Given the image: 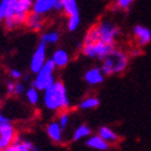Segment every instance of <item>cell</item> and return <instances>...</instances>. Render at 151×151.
I'll list each match as a JSON object with an SVG mask.
<instances>
[{"label": "cell", "instance_id": "4", "mask_svg": "<svg viewBox=\"0 0 151 151\" xmlns=\"http://www.w3.org/2000/svg\"><path fill=\"white\" fill-rule=\"evenodd\" d=\"M129 59H131L129 52L116 46L104 59L100 60L102 62L100 68L105 74V76L121 75L122 73L127 70L129 65Z\"/></svg>", "mask_w": 151, "mask_h": 151}, {"label": "cell", "instance_id": "23", "mask_svg": "<svg viewBox=\"0 0 151 151\" xmlns=\"http://www.w3.org/2000/svg\"><path fill=\"white\" fill-rule=\"evenodd\" d=\"M80 24H81V17H80V14L69 16L68 19H67V29H68V32L74 33V32H76V30L79 29Z\"/></svg>", "mask_w": 151, "mask_h": 151}, {"label": "cell", "instance_id": "9", "mask_svg": "<svg viewBox=\"0 0 151 151\" xmlns=\"http://www.w3.org/2000/svg\"><path fill=\"white\" fill-rule=\"evenodd\" d=\"M18 133L11 121L0 123V151H7L9 146L15 142Z\"/></svg>", "mask_w": 151, "mask_h": 151}, {"label": "cell", "instance_id": "22", "mask_svg": "<svg viewBox=\"0 0 151 151\" xmlns=\"http://www.w3.org/2000/svg\"><path fill=\"white\" fill-rule=\"evenodd\" d=\"M62 4H63V14L67 17L80 14L78 0H62Z\"/></svg>", "mask_w": 151, "mask_h": 151}, {"label": "cell", "instance_id": "2", "mask_svg": "<svg viewBox=\"0 0 151 151\" xmlns=\"http://www.w3.org/2000/svg\"><path fill=\"white\" fill-rule=\"evenodd\" d=\"M42 104L45 109L53 112L69 110L71 103L64 82L56 80L48 88H46L42 92Z\"/></svg>", "mask_w": 151, "mask_h": 151}, {"label": "cell", "instance_id": "28", "mask_svg": "<svg viewBox=\"0 0 151 151\" xmlns=\"http://www.w3.org/2000/svg\"><path fill=\"white\" fill-rule=\"evenodd\" d=\"M14 88H15V80L10 79L6 82V92L9 96H14Z\"/></svg>", "mask_w": 151, "mask_h": 151}, {"label": "cell", "instance_id": "11", "mask_svg": "<svg viewBox=\"0 0 151 151\" xmlns=\"http://www.w3.org/2000/svg\"><path fill=\"white\" fill-rule=\"evenodd\" d=\"M46 134L48 137V139L55 144H62L63 140H64V128L59 124L57 120L47 123Z\"/></svg>", "mask_w": 151, "mask_h": 151}, {"label": "cell", "instance_id": "10", "mask_svg": "<svg viewBox=\"0 0 151 151\" xmlns=\"http://www.w3.org/2000/svg\"><path fill=\"white\" fill-rule=\"evenodd\" d=\"M134 45L138 47H145L151 42V29L143 26V24H137L133 27L132 30Z\"/></svg>", "mask_w": 151, "mask_h": 151}, {"label": "cell", "instance_id": "3", "mask_svg": "<svg viewBox=\"0 0 151 151\" xmlns=\"http://www.w3.org/2000/svg\"><path fill=\"white\" fill-rule=\"evenodd\" d=\"M120 34L121 29L115 22L110 19H102L86 32L83 36V42L100 41L104 44L116 45Z\"/></svg>", "mask_w": 151, "mask_h": 151}, {"label": "cell", "instance_id": "17", "mask_svg": "<svg viewBox=\"0 0 151 151\" xmlns=\"http://www.w3.org/2000/svg\"><path fill=\"white\" fill-rule=\"evenodd\" d=\"M98 134L102 137L106 143H109L110 145H116L121 140L120 135L114 129H111L110 127H106V126H102V127H99L98 128Z\"/></svg>", "mask_w": 151, "mask_h": 151}, {"label": "cell", "instance_id": "7", "mask_svg": "<svg viewBox=\"0 0 151 151\" xmlns=\"http://www.w3.org/2000/svg\"><path fill=\"white\" fill-rule=\"evenodd\" d=\"M32 11L42 16H48L52 12H63L62 0H34Z\"/></svg>", "mask_w": 151, "mask_h": 151}, {"label": "cell", "instance_id": "12", "mask_svg": "<svg viewBox=\"0 0 151 151\" xmlns=\"http://www.w3.org/2000/svg\"><path fill=\"white\" fill-rule=\"evenodd\" d=\"M105 74L103 73L100 67H92L90 69H87L83 74V80L88 86H98L100 83L104 82Z\"/></svg>", "mask_w": 151, "mask_h": 151}, {"label": "cell", "instance_id": "16", "mask_svg": "<svg viewBox=\"0 0 151 151\" xmlns=\"http://www.w3.org/2000/svg\"><path fill=\"white\" fill-rule=\"evenodd\" d=\"M35 150H37V147L34 145L33 142L26 139V138H22L19 135H17L15 142L7 149V151H35Z\"/></svg>", "mask_w": 151, "mask_h": 151}, {"label": "cell", "instance_id": "24", "mask_svg": "<svg viewBox=\"0 0 151 151\" xmlns=\"http://www.w3.org/2000/svg\"><path fill=\"white\" fill-rule=\"evenodd\" d=\"M134 1L135 0H114V1H112V6H114L115 10L126 11L134 4Z\"/></svg>", "mask_w": 151, "mask_h": 151}, {"label": "cell", "instance_id": "6", "mask_svg": "<svg viewBox=\"0 0 151 151\" xmlns=\"http://www.w3.org/2000/svg\"><path fill=\"white\" fill-rule=\"evenodd\" d=\"M116 47V45H110L104 44L100 41H93V42H82V55L87 58L96 59V60H102L104 59L112 50Z\"/></svg>", "mask_w": 151, "mask_h": 151}, {"label": "cell", "instance_id": "13", "mask_svg": "<svg viewBox=\"0 0 151 151\" xmlns=\"http://www.w3.org/2000/svg\"><path fill=\"white\" fill-rule=\"evenodd\" d=\"M46 16L35 14V12H29V15L27 16V21H26V27L30 30V32H42L46 27Z\"/></svg>", "mask_w": 151, "mask_h": 151}, {"label": "cell", "instance_id": "26", "mask_svg": "<svg viewBox=\"0 0 151 151\" xmlns=\"http://www.w3.org/2000/svg\"><path fill=\"white\" fill-rule=\"evenodd\" d=\"M27 91V85L24 83L23 81L21 80H17L15 81V88H14V96L16 97H19V96H23Z\"/></svg>", "mask_w": 151, "mask_h": 151}, {"label": "cell", "instance_id": "14", "mask_svg": "<svg viewBox=\"0 0 151 151\" xmlns=\"http://www.w3.org/2000/svg\"><path fill=\"white\" fill-rule=\"evenodd\" d=\"M50 59L53 62V64H55V67L57 69H63V68H65L69 64L70 55H69V52L67 51V50H64V48H57V50H55V51L52 52Z\"/></svg>", "mask_w": 151, "mask_h": 151}, {"label": "cell", "instance_id": "20", "mask_svg": "<svg viewBox=\"0 0 151 151\" xmlns=\"http://www.w3.org/2000/svg\"><path fill=\"white\" fill-rule=\"evenodd\" d=\"M59 40H60V32L56 30V29L46 30L40 36V41L45 42L47 46L48 45H56L59 42Z\"/></svg>", "mask_w": 151, "mask_h": 151}, {"label": "cell", "instance_id": "29", "mask_svg": "<svg viewBox=\"0 0 151 151\" xmlns=\"http://www.w3.org/2000/svg\"><path fill=\"white\" fill-rule=\"evenodd\" d=\"M128 52H129L131 58H135V57H138V56H140V55H142V47L135 46L134 48H132L131 51H128Z\"/></svg>", "mask_w": 151, "mask_h": 151}, {"label": "cell", "instance_id": "27", "mask_svg": "<svg viewBox=\"0 0 151 151\" xmlns=\"http://www.w3.org/2000/svg\"><path fill=\"white\" fill-rule=\"evenodd\" d=\"M9 78L12 79V80H15V81L21 80L23 78V73L17 68H11L9 70Z\"/></svg>", "mask_w": 151, "mask_h": 151}, {"label": "cell", "instance_id": "19", "mask_svg": "<svg viewBox=\"0 0 151 151\" xmlns=\"http://www.w3.org/2000/svg\"><path fill=\"white\" fill-rule=\"evenodd\" d=\"M91 134H92V129H91L90 126H87V124H80L73 132L71 139H73V142H80V140H83V139L86 140Z\"/></svg>", "mask_w": 151, "mask_h": 151}, {"label": "cell", "instance_id": "1", "mask_svg": "<svg viewBox=\"0 0 151 151\" xmlns=\"http://www.w3.org/2000/svg\"><path fill=\"white\" fill-rule=\"evenodd\" d=\"M34 0H0V23L6 30L26 26Z\"/></svg>", "mask_w": 151, "mask_h": 151}, {"label": "cell", "instance_id": "8", "mask_svg": "<svg viewBox=\"0 0 151 151\" xmlns=\"http://www.w3.org/2000/svg\"><path fill=\"white\" fill-rule=\"evenodd\" d=\"M47 45L42 41H40L37 44V46L35 47L34 52L30 57V62H29V70L32 74H36L47 62Z\"/></svg>", "mask_w": 151, "mask_h": 151}, {"label": "cell", "instance_id": "18", "mask_svg": "<svg viewBox=\"0 0 151 151\" xmlns=\"http://www.w3.org/2000/svg\"><path fill=\"white\" fill-rule=\"evenodd\" d=\"M99 104H100L99 98L97 96L91 94V96H87L83 99H81L80 103L78 104V108L80 110H85V111L86 110H93V109H97L99 106Z\"/></svg>", "mask_w": 151, "mask_h": 151}, {"label": "cell", "instance_id": "30", "mask_svg": "<svg viewBox=\"0 0 151 151\" xmlns=\"http://www.w3.org/2000/svg\"><path fill=\"white\" fill-rule=\"evenodd\" d=\"M7 121H11V119L6 116V114H5V111H4L3 106L0 105V123H1V122H7Z\"/></svg>", "mask_w": 151, "mask_h": 151}, {"label": "cell", "instance_id": "21", "mask_svg": "<svg viewBox=\"0 0 151 151\" xmlns=\"http://www.w3.org/2000/svg\"><path fill=\"white\" fill-rule=\"evenodd\" d=\"M40 92L36 88L35 86H30V87H27V91L24 93V97H26V100L28 102V104L30 106H36L40 102Z\"/></svg>", "mask_w": 151, "mask_h": 151}, {"label": "cell", "instance_id": "15", "mask_svg": "<svg viewBox=\"0 0 151 151\" xmlns=\"http://www.w3.org/2000/svg\"><path fill=\"white\" fill-rule=\"evenodd\" d=\"M85 145L90 149L97 150V151H108L110 149V144L106 143L102 137H100L98 133L97 134H91L88 138L86 139Z\"/></svg>", "mask_w": 151, "mask_h": 151}, {"label": "cell", "instance_id": "5", "mask_svg": "<svg viewBox=\"0 0 151 151\" xmlns=\"http://www.w3.org/2000/svg\"><path fill=\"white\" fill-rule=\"evenodd\" d=\"M56 67L51 59H47L45 65L35 74V78L32 81V85L35 86L37 90L44 92L46 88H48L57 79H56Z\"/></svg>", "mask_w": 151, "mask_h": 151}, {"label": "cell", "instance_id": "25", "mask_svg": "<svg viewBox=\"0 0 151 151\" xmlns=\"http://www.w3.org/2000/svg\"><path fill=\"white\" fill-rule=\"evenodd\" d=\"M57 121L59 122V124L62 126L63 128H67L69 123H70V114H69V110H63L58 112V119Z\"/></svg>", "mask_w": 151, "mask_h": 151}]
</instances>
